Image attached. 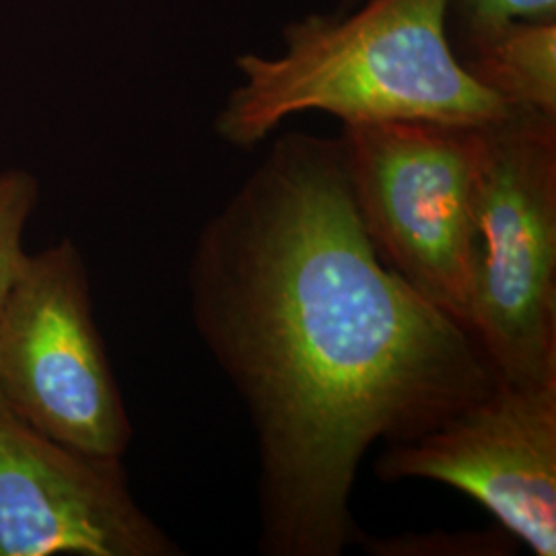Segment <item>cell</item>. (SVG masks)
I'll use <instances>...</instances> for the list:
<instances>
[{"label":"cell","instance_id":"obj_1","mask_svg":"<svg viewBox=\"0 0 556 556\" xmlns=\"http://www.w3.org/2000/svg\"><path fill=\"white\" fill-rule=\"evenodd\" d=\"M188 291L256 429L262 555H342L361 536L351 495L367 450L497 386L470 330L379 256L340 139L277 140L202 227Z\"/></svg>","mask_w":556,"mask_h":556},{"label":"cell","instance_id":"obj_2","mask_svg":"<svg viewBox=\"0 0 556 556\" xmlns=\"http://www.w3.org/2000/svg\"><path fill=\"white\" fill-rule=\"evenodd\" d=\"M454 0H363L346 15H309L285 29L277 56L243 54L217 135L238 149L295 114L349 124L480 126L511 108L470 75L450 41Z\"/></svg>","mask_w":556,"mask_h":556},{"label":"cell","instance_id":"obj_3","mask_svg":"<svg viewBox=\"0 0 556 556\" xmlns=\"http://www.w3.org/2000/svg\"><path fill=\"white\" fill-rule=\"evenodd\" d=\"M480 126L371 122L349 124L340 137L358 215L379 256L466 328L480 256Z\"/></svg>","mask_w":556,"mask_h":556},{"label":"cell","instance_id":"obj_4","mask_svg":"<svg viewBox=\"0 0 556 556\" xmlns=\"http://www.w3.org/2000/svg\"><path fill=\"white\" fill-rule=\"evenodd\" d=\"M478 256L468 330L498 381L556 379V118L480 126Z\"/></svg>","mask_w":556,"mask_h":556},{"label":"cell","instance_id":"obj_5","mask_svg":"<svg viewBox=\"0 0 556 556\" xmlns=\"http://www.w3.org/2000/svg\"><path fill=\"white\" fill-rule=\"evenodd\" d=\"M0 397L29 427L96 456L126 454L132 425L73 239L27 256L0 307Z\"/></svg>","mask_w":556,"mask_h":556},{"label":"cell","instance_id":"obj_6","mask_svg":"<svg viewBox=\"0 0 556 556\" xmlns=\"http://www.w3.org/2000/svg\"><path fill=\"white\" fill-rule=\"evenodd\" d=\"M383 482L433 480L478 501L538 556L556 555V379L497 386L376 462Z\"/></svg>","mask_w":556,"mask_h":556},{"label":"cell","instance_id":"obj_7","mask_svg":"<svg viewBox=\"0 0 556 556\" xmlns=\"http://www.w3.org/2000/svg\"><path fill=\"white\" fill-rule=\"evenodd\" d=\"M119 459L43 435L0 397V556L181 555Z\"/></svg>","mask_w":556,"mask_h":556},{"label":"cell","instance_id":"obj_8","mask_svg":"<svg viewBox=\"0 0 556 556\" xmlns=\"http://www.w3.org/2000/svg\"><path fill=\"white\" fill-rule=\"evenodd\" d=\"M459 60L505 101L556 118V20H516L464 43Z\"/></svg>","mask_w":556,"mask_h":556},{"label":"cell","instance_id":"obj_9","mask_svg":"<svg viewBox=\"0 0 556 556\" xmlns=\"http://www.w3.org/2000/svg\"><path fill=\"white\" fill-rule=\"evenodd\" d=\"M40 197L36 178L21 169L0 172V307L27 256L23 233Z\"/></svg>","mask_w":556,"mask_h":556},{"label":"cell","instance_id":"obj_10","mask_svg":"<svg viewBox=\"0 0 556 556\" xmlns=\"http://www.w3.org/2000/svg\"><path fill=\"white\" fill-rule=\"evenodd\" d=\"M464 43L516 20H556V0H454Z\"/></svg>","mask_w":556,"mask_h":556}]
</instances>
